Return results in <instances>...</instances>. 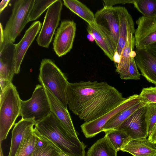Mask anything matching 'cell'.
Masks as SVG:
<instances>
[{"label":"cell","instance_id":"1","mask_svg":"<svg viewBox=\"0 0 156 156\" xmlns=\"http://www.w3.org/2000/svg\"><path fill=\"white\" fill-rule=\"evenodd\" d=\"M66 98L69 109L85 122L102 116L126 99L107 82L96 81L68 82Z\"/></svg>","mask_w":156,"mask_h":156},{"label":"cell","instance_id":"2","mask_svg":"<svg viewBox=\"0 0 156 156\" xmlns=\"http://www.w3.org/2000/svg\"><path fill=\"white\" fill-rule=\"evenodd\" d=\"M39 134L55 146L70 156H86V145L69 132L52 113L35 123Z\"/></svg>","mask_w":156,"mask_h":156},{"label":"cell","instance_id":"3","mask_svg":"<svg viewBox=\"0 0 156 156\" xmlns=\"http://www.w3.org/2000/svg\"><path fill=\"white\" fill-rule=\"evenodd\" d=\"M20 99L16 87L11 83L1 90L0 99V144L6 139L20 116Z\"/></svg>","mask_w":156,"mask_h":156},{"label":"cell","instance_id":"4","mask_svg":"<svg viewBox=\"0 0 156 156\" xmlns=\"http://www.w3.org/2000/svg\"><path fill=\"white\" fill-rule=\"evenodd\" d=\"M38 80L67 108L66 91L67 79L59 68L51 60L43 59L41 62Z\"/></svg>","mask_w":156,"mask_h":156},{"label":"cell","instance_id":"5","mask_svg":"<svg viewBox=\"0 0 156 156\" xmlns=\"http://www.w3.org/2000/svg\"><path fill=\"white\" fill-rule=\"evenodd\" d=\"M51 112L49 103L45 89L42 85H36L30 98L21 100L20 116L22 119H29L36 123Z\"/></svg>","mask_w":156,"mask_h":156},{"label":"cell","instance_id":"6","mask_svg":"<svg viewBox=\"0 0 156 156\" xmlns=\"http://www.w3.org/2000/svg\"><path fill=\"white\" fill-rule=\"evenodd\" d=\"M35 0H17L4 30V41L13 43L28 22Z\"/></svg>","mask_w":156,"mask_h":156},{"label":"cell","instance_id":"7","mask_svg":"<svg viewBox=\"0 0 156 156\" xmlns=\"http://www.w3.org/2000/svg\"><path fill=\"white\" fill-rule=\"evenodd\" d=\"M143 101L139 95L134 94L126 98L120 104L102 116L94 120L85 122L80 126L86 138L93 137L101 132L106 124L124 110Z\"/></svg>","mask_w":156,"mask_h":156},{"label":"cell","instance_id":"8","mask_svg":"<svg viewBox=\"0 0 156 156\" xmlns=\"http://www.w3.org/2000/svg\"><path fill=\"white\" fill-rule=\"evenodd\" d=\"M63 3L57 0L47 9L41 30L36 41L38 45L48 48L60 20Z\"/></svg>","mask_w":156,"mask_h":156},{"label":"cell","instance_id":"9","mask_svg":"<svg viewBox=\"0 0 156 156\" xmlns=\"http://www.w3.org/2000/svg\"><path fill=\"white\" fill-rule=\"evenodd\" d=\"M119 6H104L94 14V23L109 37L116 48L119 33Z\"/></svg>","mask_w":156,"mask_h":156},{"label":"cell","instance_id":"10","mask_svg":"<svg viewBox=\"0 0 156 156\" xmlns=\"http://www.w3.org/2000/svg\"><path fill=\"white\" fill-rule=\"evenodd\" d=\"M15 44L4 41L0 46V83L1 90L12 82L15 74Z\"/></svg>","mask_w":156,"mask_h":156},{"label":"cell","instance_id":"11","mask_svg":"<svg viewBox=\"0 0 156 156\" xmlns=\"http://www.w3.org/2000/svg\"><path fill=\"white\" fill-rule=\"evenodd\" d=\"M76 24L72 20L62 21L58 29L53 42V49L58 57L65 55L72 48Z\"/></svg>","mask_w":156,"mask_h":156},{"label":"cell","instance_id":"12","mask_svg":"<svg viewBox=\"0 0 156 156\" xmlns=\"http://www.w3.org/2000/svg\"><path fill=\"white\" fill-rule=\"evenodd\" d=\"M138 27L134 33L136 49H145L150 44L156 41V16H142L136 21Z\"/></svg>","mask_w":156,"mask_h":156},{"label":"cell","instance_id":"13","mask_svg":"<svg viewBox=\"0 0 156 156\" xmlns=\"http://www.w3.org/2000/svg\"><path fill=\"white\" fill-rule=\"evenodd\" d=\"M116 129L125 132L131 140L146 138L148 136L145 105L133 112Z\"/></svg>","mask_w":156,"mask_h":156},{"label":"cell","instance_id":"14","mask_svg":"<svg viewBox=\"0 0 156 156\" xmlns=\"http://www.w3.org/2000/svg\"><path fill=\"white\" fill-rule=\"evenodd\" d=\"M135 31L134 23L131 16L128 22L126 41L121 53L119 62L116 66V72L121 79H126L128 75L131 54L135 46Z\"/></svg>","mask_w":156,"mask_h":156},{"label":"cell","instance_id":"15","mask_svg":"<svg viewBox=\"0 0 156 156\" xmlns=\"http://www.w3.org/2000/svg\"><path fill=\"white\" fill-rule=\"evenodd\" d=\"M40 21L34 22L26 31L21 40L15 44V74L20 71V67L25 55L37 35L41 26Z\"/></svg>","mask_w":156,"mask_h":156},{"label":"cell","instance_id":"16","mask_svg":"<svg viewBox=\"0 0 156 156\" xmlns=\"http://www.w3.org/2000/svg\"><path fill=\"white\" fill-rule=\"evenodd\" d=\"M49 103L51 112L58 118L70 133L78 137L70 114L60 101L46 87L43 86Z\"/></svg>","mask_w":156,"mask_h":156},{"label":"cell","instance_id":"17","mask_svg":"<svg viewBox=\"0 0 156 156\" xmlns=\"http://www.w3.org/2000/svg\"><path fill=\"white\" fill-rule=\"evenodd\" d=\"M134 59L141 75L149 82L156 85V58L145 49H135Z\"/></svg>","mask_w":156,"mask_h":156},{"label":"cell","instance_id":"18","mask_svg":"<svg viewBox=\"0 0 156 156\" xmlns=\"http://www.w3.org/2000/svg\"><path fill=\"white\" fill-rule=\"evenodd\" d=\"M87 30L93 36L98 45L105 54L113 61L116 47L109 37L95 23L88 24Z\"/></svg>","mask_w":156,"mask_h":156},{"label":"cell","instance_id":"19","mask_svg":"<svg viewBox=\"0 0 156 156\" xmlns=\"http://www.w3.org/2000/svg\"><path fill=\"white\" fill-rule=\"evenodd\" d=\"M133 156H156V144L146 138L130 140L121 150Z\"/></svg>","mask_w":156,"mask_h":156},{"label":"cell","instance_id":"20","mask_svg":"<svg viewBox=\"0 0 156 156\" xmlns=\"http://www.w3.org/2000/svg\"><path fill=\"white\" fill-rule=\"evenodd\" d=\"M33 120L22 119L15 124L12 131L11 145L8 156H15L16 153L27 132L35 126Z\"/></svg>","mask_w":156,"mask_h":156},{"label":"cell","instance_id":"21","mask_svg":"<svg viewBox=\"0 0 156 156\" xmlns=\"http://www.w3.org/2000/svg\"><path fill=\"white\" fill-rule=\"evenodd\" d=\"M40 139V135L34 126L25 135L15 156H30Z\"/></svg>","mask_w":156,"mask_h":156},{"label":"cell","instance_id":"22","mask_svg":"<svg viewBox=\"0 0 156 156\" xmlns=\"http://www.w3.org/2000/svg\"><path fill=\"white\" fill-rule=\"evenodd\" d=\"M117 152L105 135L92 145L87 154V156H117Z\"/></svg>","mask_w":156,"mask_h":156},{"label":"cell","instance_id":"23","mask_svg":"<svg viewBox=\"0 0 156 156\" xmlns=\"http://www.w3.org/2000/svg\"><path fill=\"white\" fill-rule=\"evenodd\" d=\"M119 37L115 54L120 57L127 39L128 24L131 15L125 7L122 6H119Z\"/></svg>","mask_w":156,"mask_h":156},{"label":"cell","instance_id":"24","mask_svg":"<svg viewBox=\"0 0 156 156\" xmlns=\"http://www.w3.org/2000/svg\"><path fill=\"white\" fill-rule=\"evenodd\" d=\"M64 5L70 10L87 22L94 23V15L85 5L77 0H63Z\"/></svg>","mask_w":156,"mask_h":156},{"label":"cell","instance_id":"25","mask_svg":"<svg viewBox=\"0 0 156 156\" xmlns=\"http://www.w3.org/2000/svg\"><path fill=\"white\" fill-rule=\"evenodd\" d=\"M146 103L142 101L120 112L110 120L105 125L102 131L116 129L133 112L145 105Z\"/></svg>","mask_w":156,"mask_h":156},{"label":"cell","instance_id":"26","mask_svg":"<svg viewBox=\"0 0 156 156\" xmlns=\"http://www.w3.org/2000/svg\"><path fill=\"white\" fill-rule=\"evenodd\" d=\"M109 141L116 150H121L130 140L129 136L123 131L113 129L105 132Z\"/></svg>","mask_w":156,"mask_h":156},{"label":"cell","instance_id":"27","mask_svg":"<svg viewBox=\"0 0 156 156\" xmlns=\"http://www.w3.org/2000/svg\"><path fill=\"white\" fill-rule=\"evenodd\" d=\"M38 134L40 139L30 156H60L57 148L50 141Z\"/></svg>","mask_w":156,"mask_h":156},{"label":"cell","instance_id":"28","mask_svg":"<svg viewBox=\"0 0 156 156\" xmlns=\"http://www.w3.org/2000/svg\"><path fill=\"white\" fill-rule=\"evenodd\" d=\"M133 4L143 16L149 17L156 16V0H134Z\"/></svg>","mask_w":156,"mask_h":156},{"label":"cell","instance_id":"29","mask_svg":"<svg viewBox=\"0 0 156 156\" xmlns=\"http://www.w3.org/2000/svg\"><path fill=\"white\" fill-rule=\"evenodd\" d=\"M57 0H35L30 15L28 22L37 19L41 14Z\"/></svg>","mask_w":156,"mask_h":156},{"label":"cell","instance_id":"30","mask_svg":"<svg viewBox=\"0 0 156 156\" xmlns=\"http://www.w3.org/2000/svg\"><path fill=\"white\" fill-rule=\"evenodd\" d=\"M145 107V119L147 126V135L149 136L156 123V103H147Z\"/></svg>","mask_w":156,"mask_h":156},{"label":"cell","instance_id":"31","mask_svg":"<svg viewBox=\"0 0 156 156\" xmlns=\"http://www.w3.org/2000/svg\"><path fill=\"white\" fill-rule=\"evenodd\" d=\"M143 101L156 103V87L143 88L139 94Z\"/></svg>","mask_w":156,"mask_h":156},{"label":"cell","instance_id":"32","mask_svg":"<svg viewBox=\"0 0 156 156\" xmlns=\"http://www.w3.org/2000/svg\"><path fill=\"white\" fill-rule=\"evenodd\" d=\"M134 0H103L105 3L104 6L112 7V6L118 4H125L126 3L133 4Z\"/></svg>","mask_w":156,"mask_h":156},{"label":"cell","instance_id":"33","mask_svg":"<svg viewBox=\"0 0 156 156\" xmlns=\"http://www.w3.org/2000/svg\"><path fill=\"white\" fill-rule=\"evenodd\" d=\"M145 49L148 53L156 58V41L150 44Z\"/></svg>","mask_w":156,"mask_h":156},{"label":"cell","instance_id":"34","mask_svg":"<svg viewBox=\"0 0 156 156\" xmlns=\"http://www.w3.org/2000/svg\"><path fill=\"white\" fill-rule=\"evenodd\" d=\"M148 139L156 144V123L152 129L151 135L148 136Z\"/></svg>","mask_w":156,"mask_h":156},{"label":"cell","instance_id":"35","mask_svg":"<svg viewBox=\"0 0 156 156\" xmlns=\"http://www.w3.org/2000/svg\"><path fill=\"white\" fill-rule=\"evenodd\" d=\"M10 1L9 0H2L0 4V13L1 14L2 12L5 8Z\"/></svg>","mask_w":156,"mask_h":156},{"label":"cell","instance_id":"36","mask_svg":"<svg viewBox=\"0 0 156 156\" xmlns=\"http://www.w3.org/2000/svg\"><path fill=\"white\" fill-rule=\"evenodd\" d=\"M0 46H1L4 42V30L1 23H0Z\"/></svg>","mask_w":156,"mask_h":156},{"label":"cell","instance_id":"37","mask_svg":"<svg viewBox=\"0 0 156 156\" xmlns=\"http://www.w3.org/2000/svg\"><path fill=\"white\" fill-rule=\"evenodd\" d=\"M57 148L58 149V153L60 156H70L68 154L62 152L58 148Z\"/></svg>","mask_w":156,"mask_h":156},{"label":"cell","instance_id":"38","mask_svg":"<svg viewBox=\"0 0 156 156\" xmlns=\"http://www.w3.org/2000/svg\"><path fill=\"white\" fill-rule=\"evenodd\" d=\"M87 38L88 39L91 41H93L94 40L93 36L90 34H88L87 35Z\"/></svg>","mask_w":156,"mask_h":156},{"label":"cell","instance_id":"39","mask_svg":"<svg viewBox=\"0 0 156 156\" xmlns=\"http://www.w3.org/2000/svg\"><path fill=\"white\" fill-rule=\"evenodd\" d=\"M0 156H3L2 150L1 147V144H0Z\"/></svg>","mask_w":156,"mask_h":156}]
</instances>
